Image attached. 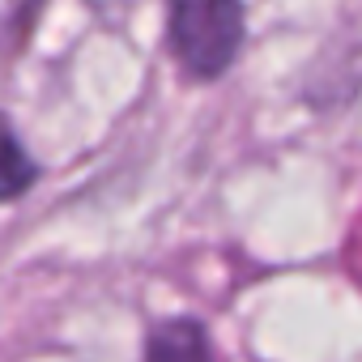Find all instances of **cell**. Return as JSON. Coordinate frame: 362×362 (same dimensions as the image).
Instances as JSON below:
<instances>
[{"label": "cell", "instance_id": "obj_1", "mask_svg": "<svg viewBox=\"0 0 362 362\" xmlns=\"http://www.w3.org/2000/svg\"><path fill=\"white\" fill-rule=\"evenodd\" d=\"M166 39L188 73L218 77L235 64L243 43V5L239 0H170Z\"/></svg>", "mask_w": 362, "mask_h": 362}, {"label": "cell", "instance_id": "obj_2", "mask_svg": "<svg viewBox=\"0 0 362 362\" xmlns=\"http://www.w3.org/2000/svg\"><path fill=\"white\" fill-rule=\"evenodd\" d=\"M145 362H218L209 332L197 320H166L149 332Z\"/></svg>", "mask_w": 362, "mask_h": 362}, {"label": "cell", "instance_id": "obj_3", "mask_svg": "<svg viewBox=\"0 0 362 362\" xmlns=\"http://www.w3.org/2000/svg\"><path fill=\"white\" fill-rule=\"evenodd\" d=\"M35 184V162L26 158L13 124L0 115V201H13Z\"/></svg>", "mask_w": 362, "mask_h": 362}]
</instances>
